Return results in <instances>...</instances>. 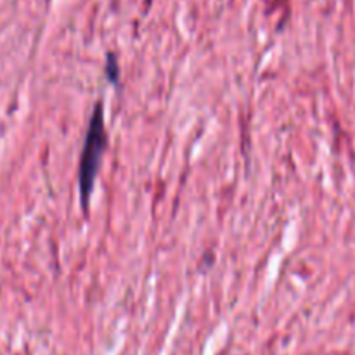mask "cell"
<instances>
[{
    "mask_svg": "<svg viewBox=\"0 0 355 355\" xmlns=\"http://www.w3.org/2000/svg\"><path fill=\"white\" fill-rule=\"evenodd\" d=\"M106 146L107 137L106 127H104L103 106L97 104L94 107L89 128H87L85 142H83L82 156H80V194H82V200L85 207L89 205L90 196H92L94 186H96V177L97 172H99L101 158H103Z\"/></svg>",
    "mask_w": 355,
    "mask_h": 355,
    "instance_id": "6da1fadb",
    "label": "cell"
}]
</instances>
